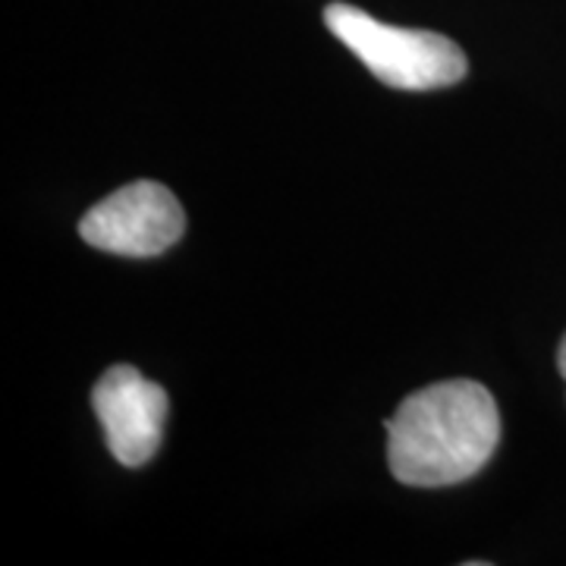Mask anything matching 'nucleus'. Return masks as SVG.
<instances>
[{"label":"nucleus","instance_id":"1","mask_svg":"<svg viewBox=\"0 0 566 566\" xmlns=\"http://www.w3.org/2000/svg\"><path fill=\"white\" fill-rule=\"evenodd\" d=\"M385 428L394 479L409 488H444L485 469L501 441V412L488 387L453 378L406 397Z\"/></svg>","mask_w":566,"mask_h":566},{"label":"nucleus","instance_id":"2","mask_svg":"<svg viewBox=\"0 0 566 566\" xmlns=\"http://www.w3.org/2000/svg\"><path fill=\"white\" fill-rule=\"evenodd\" d=\"M324 25L368 66L375 80L403 92H431L463 80L469 61L457 41L424 29H400L353 3H327Z\"/></svg>","mask_w":566,"mask_h":566},{"label":"nucleus","instance_id":"3","mask_svg":"<svg viewBox=\"0 0 566 566\" xmlns=\"http://www.w3.org/2000/svg\"><path fill=\"white\" fill-rule=\"evenodd\" d=\"M182 230L186 214L177 196L155 180L123 186L80 221V237L85 243L129 259L161 255L180 243Z\"/></svg>","mask_w":566,"mask_h":566},{"label":"nucleus","instance_id":"4","mask_svg":"<svg viewBox=\"0 0 566 566\" xmlns=\"http://www.w3.org/2000/svg\"><path fill=\"white\" fill-rule=\"evenodd\" d=\"M92 406L117 463L139 469L158 453L167 422V394L139 368H107L92 390Z\"/></svg>","mask_w":566,"mask_h":566},{"label":"nucleus","instance_id":"5","mask_svg":"<svg viewBox=\"0 0 566 566\" xmlns=\"http://www.w3.org/2000/svg\"><path fill=\"white\" fill-rule=\"evenodd\" d=\"M557 368H560V375H564L566 381V334L564 340H560V349H557Z\"/></svg>","mask_w":566,"mask_h":566}]
</instances>
